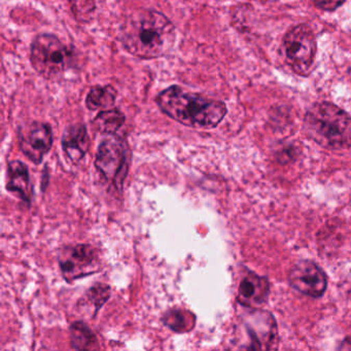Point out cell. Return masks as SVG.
Masks as SVG:
<instances>
[{
    "label": "cell",
    "mask_w": 351,
    "mask_h": 351,
    "mask_svg": "<svg viewBox=\"0 0 351 351\" xmlns=\"http://www.w3.org/2000/svg\"><path fill=\"white\" fill-rule=\"evenodd\" d=\"M116 98L117 90L112 86H95L90 90L86 104L90 110H104L114 106Z\"/></svg>",
    "instance_id": "14"
},
{
    "label": "cell",
    "mask_w": 351,
    "mask_h": 351,
    "mask_svg": "<svg viewBox=\"0 0 351 351\" xmlns=\"http://www.w3.org/2000/svg\"><path fill=\"white\" fill-rule=\"evenodd\" d=\"M75 62V53L53 34H40L32 45V63L47 80L62 77Z\"/></svg>",
    "instance_id": "4"
},
{
    "label": "cell",
    "mask_w": 351,
    "mask_h": 351,
    "mask_svg": "<svg viewBox=\"0 0 351 351\" xmlns=\"http://www.w3.org/2000/svg\"><path fill=\"white\" fill-rule=\"evenodd\" d=\"M129 160L130 156L126 141L120 137L112 136L100 143L95 166L104 178L121 192L128 174Z\"/></svg>",
    "instance_id": "6"
},
{
    "label": "cell",
    "mask_w": 351,
    "mask_h": 351,
    "mask_svg": "<svg viewBox=\"0 0 351 351\" xmlns=\"http://www.w3.org/2000/svg\"><path fill=\"white\" fill-rule=\"evenodd\" d=\"M7 189L24 202L32 204L34 188L30 182L28 167L21 161H12L8 165Z\"/></svg>",
    "instance_id": "12"
},
{
    "label": "cell",
    "mask_w": 351,
    "mask_h": 351,
    "mask_svg": "<svg viewBox=\"0 0 351 351\" xmlns=\"http://www.w3.org/2000/svg\"><path fill=\"white\" fill-rule=\"evenodd\" d=\"M121 42L133 56L156 59L173 48L176 27L166 16L154 10H137L127 16L121 27Z\"/></svg>",
    "instance_id": "1"
},
{
    "label": "cell",
    "mask_w": 351,
    "mask_h": 351,
    "mask_svg": "<svg viewBox=\"0 0 351 351\" xmlns=\"http://www.w3.org/2000/svg\"><path fill=\"white\" fill-rule=\"evenodd\" d=\"M346 0H312L315 7L322 11L332 12L340 8Z\"/></svg>",
    "instance_id": "19"
},
{
    "label": "cell",
    "mask_w": 351,
    "mask_h": 351,
    "mask_svg": "<svg viewBox=\"0 0 351 351\" xmlns=\"http://www.w3.org/2000/svg\"><path fill=\"white\" fill-rule=\"evenodd\" d=\"M269 291L270 285L267 278L250 273L240 282L237 299L245 307L256 308L265 304Z\"/></svg>",
    "instance_id": "10"
},
{
    "label": "cell",
    "mask_w": 351,
    "mask_h": 351,
    "mask_svg": "<svg viewBox=\"0 0 351 351\" xmlns=\"http://www.w3.org/2000/svg\"><path fill=\"white\" fill-rule=\"evenodd\" d=\"M258 1H262V3H266V1H270V0H258Z\"/></svg>",
    "instance_id": "21"
},
{
    "label": "cell",
    "mask_w": 351,
    "mask_h": 351,
    "mask_svg": "<svg viewBox=\"0 0 351 351\" xmlns=\"http://www.w3.org/2000/svg\"><path fill=\"white\" fill-rule=\"evenodd\" d=\"M307 136L328 149H344L351 145V117L330 102H316L304 119Z\"/></svg>",
    "instance_id": "3"
},
{
    "label": "cell",
    "mask_w": 351,
    "mask_h": 351,
    "mask_svg": "<svg viewBox=\"0 0 351 351\" xmlns=\"http://www.w3.org/2000/svg\"><path fill=\"white\" fill-rule=\"evenodd\" d=\"M110 297V287L104 283H97L88 291L86 295V302H89L93 305L94 312L97 313L100 308L108 302Z\"/></svg>",
    "instance_id": "18"
},
{
    "label": "cell",
    "mask_w": 351,
    "mask_h": 351,
    "mask_svg": "<svg viewBox=\"0 0 351 351\" xmlns=\"http://www.w3.org/2000/svg\"><path fill=\"white\" fill-rule=\"evenodd\" d=\"M289 281L291 287L312 298L324 295L328 285L324 271L312 261H300L289 271Z\"/></svg>",
    "instance_id": "9"
},
{
    "label": "cell",
    "mask_w": 351,
    "mask_h": 351,
    "mask_svg": "<svg viewBox=\"0 0 351 351\" xmlns=\"http://www.w3.org/2000/svg\"><path fill=\"white\" fill-rule=\"evenodd\" d=\"M163 322L173 332H186L194 328L196 317L186 310L171 309L164 314Z\"/></svg>",
    "instance_id": "15"
},
{
    "label": "cell",
    "mask_w": 351,
    "mask_h": 351,
    "mask_svg": "<svg viewBox=\"0 0 351 351\" xmlns=\"http://www.w3.org/2000/svg\"><path fill=\"white\" fill-rule=\"evenodd\" d=\"M59 266L69 281L93 274L99 266L97 250L90 244L67 246L59 256Z\"/></svg>",
    "instance_id": "7"
},
{
    "label": "cell",
    "mask_w": 351,
    "mask_h": 351,
    "mask_svg": "<svg viewBox=\"0 0 351 351\" xmlns=\"http://www.w3.org/2000/svg\"><path fill=\"white\" fill-rule=\"evenodd\" d=\"M156 102L164 114L195 129L215 128L228 112L223 102L191 93L180 86H171L162 91Z\"/></svg>",
    "instance_id": "2"
},
{
    "label": "cell",
    "mask_w": 351,
    "mask_h": 351,
    "mask_svg": "<svg viewBox=\"0 0 351 351\" xmlns=\"http://www.w3.org/2000/svg\"><path fill=\"white\" fill-rule=\"evenodd\" d=\"M62 147L66 157L73 163H79L89 151L90 138L84 124L73 125L64 131Z\"/></svg>",
    "instance_id": "11"
},
{
    "label": "cell",
    "mask_w": 351,
    "mask_h": 351,
    "mask_svg": "<svg viewBox=\"0 0 351 351\" xmlns=\"http://www.w3.org/2000/svg\"><path fill=\"white\" fill-rule=\"evenodd\" d=\"M340 348L345 349V350H351V337H349V338L345 339V340L343 341Z\"/></svg>",
    "instance_id": "20"
},
{
    "label": "cell",
    "mask_w": 351,
    "mask_h": 351,
    "mask_svg": "<svg viewBox=\"0 0 351 351\" xmlns=\"http://www.w3.org/2000/svg\"><path fill=\"white\" fill-rule=\"evenodd\" d=\"M75 19L81 23H89L96 11L95 0H69Z\"/></svg>",
    "instance_id": "17"
},
{
    "label": "cell",
    "mask_w": 351,
    "mask_h": 351,
    "mask_svg": "<svg viewBox=\"0 0 351 351\" xmlns=\"http://www.w3.org/2000/svg\"><path fill=\"white\" fill-rule=\"evenodd\" d=\"M283 48L293 73L307 77L311 73L317 52V43L312 28L306 24L291 28L283 38Z\"/></svg>",
    "instance_id": "5"
},
{
    "label": "cell",
    "mask_w": 351,
    "mask_h": 351,
    "mask_svg": "<svg viewBox=\"0 0 351 351\" xmlns=\"http://www.w3.org/2000/svg\"><path fill=\"white\" fill-rule=\"evenodd\" d=\"M125 116L119 110L99 112L92 122L94 130L102 134L114 135L124 125Z\"/></svg>",
    "instance_id": "13"
},
{
    "label": "cell",
    "mask_w": 351,
    "mask_h": 351,
    "mask_svg": "<svg viewBox=\"0 0 351 351\" xmlns=\"http://www.w3.org/2000/svg\"><path fill=\"white\" fill-rule=\"evenodd\" d=\"M18 139L24 156L34 164H40L52 147V128L47 123H30L19 129Z\"/></svg>",
    "instance_id": "8"
},
{
    "label": "cell",
    "mask_w": 351,
    "mask_h": 351,
    "mask_svg": "<svg viewBox=\"0 0 351 351\" xmlns=\"http://www.w3.org/2000/svg\"><path fill=\"white\" fill-rule=\"evenodd\" d=\"M71 346L75 349H91L97 344L94 332L82 322L71 324Z\"/></svg>",
    "instance_id": "16"
}]
</instances>
